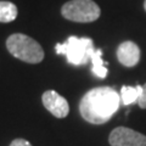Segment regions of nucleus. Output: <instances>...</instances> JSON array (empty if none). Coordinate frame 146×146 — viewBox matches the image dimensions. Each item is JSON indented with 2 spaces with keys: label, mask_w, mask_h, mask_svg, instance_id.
<instances>
[{
  "label": "nucleus",
  "mask_w": 146,
  "mask_h": 146,
  "mask_svg": "<svg viewBox=\"0 0 146 146\" xmlns=\"http://www.w3.org/2000/svg\"><path fill=\"white\" fill-rule=\"evenodd\" d=\"M121 102V95L113 88L98 86L84 94L79 102V112L91 124H104L118 111Z\"/></svg>",
  "instance_id": "f257e3e1"
},
{
  "label": "nucleus",
  "mask_w": 146,
  "mask_h": 146,
  "mask_svg": "<svg viewBox=\"0 0 146 146\" xmlns=\"http://www.w3.org/2000/svg\"><path fill=\"white\" fill-rule=\"evenodd\" d=\"M58 55H65L68 63L73 66H84L93 56L96 49L90 38H78L72 35L65 43H58L55 46Z\"/></svg>",
  "instance_id": "f03ea898"
},
{
  "label": "nucleus",
  "mask_w": 146,
  "mask_h": 146,
  "mask_svg": "<svg viewBox=\"0 0 146 146\" xmlns=\"http://www.w3.org/2000/svg\"><path fill=\"white\" fill-rule=\"evenodd\" d=\"M6 48L12 56L27 63H39L44 58V50L40 44L22 33H15L9 36Z\"/></svg>",
  "instance_id": "7ed1b4c3"
},
{
  "label": "nucleus",
  "mask_w": 146,
  "mask_h": 146,
  "mask_svg": "<svg viewBox=\"0 0 146 146\" xmlns=\"http://www.w3.org/2000/svg\"><path fill=\"white\" fill-rule=\"evenodd\" d=\"M61 13L70 21L89 23L98 20L101 10L93 0H71L62 6Z\"/></svg>",
  "instance_id": "20e7f679"
},
{
  "label": "nucleus",
  "mask_w": 146,
  "mask_h": 146,
  "mask_svg": "<svg viewBox=\"0 0 146 146\" xmlns=\"http://www.w3.org/2000/svg\"><path fill=\"white\" fill-rule=\"evenodd\" d=\"M111 146H146V136L130 128L118 127L110 134Z\"/></svg>",
  "instance_id": "39448f33"
},
{
  "label": "nucleus",
  "mask_w": 146,
  "mask_h": 146,
  "mask_svg": "<svg viewBox=\"0 0 146 146\" xmlns=\"http://www.w3.org/2000/svg\"><path fill=\"white\" fill-rule=\"evenodd\" d=\"M43 105L48 111L57 118H65L70 112V106H68L67 100L61 96L55 90L45 91L42 96Z\"/></svg>",
  "instance_id": "423d86ee"
},
{
  "label": "nucleus",
  "mask_w": 146,
  "mask_h": 146,
  "mask_svg": "<svg viewBox=\"0 0 146 146\" xmlns=\"http://www.w3.org/2000/svg\"><path fill=\"white\" fill-rule=\"evenodd\" d=\"M117 58L123 66L134 67L140 61V49L134 42H123L117 49Z\"/></svg>",
  "instance_id": "0eeeda50"
},
{
  "label": "nucleus",
  "mask_w": 146,
  "mask_h": 146,
  "mask_svg": "<svg viewBox=\"0 0 146 146\" xmlns=\"http://www.w3.org/2000/svg\"><path fill=\"white\" fill-rule=\"evenodd\" d=\"M143 91V85H136V86H128L123 85L121 89V101L123 105L129 106V105L138 102V100Z\"/></svg>",
  "instance_id": "6e6552de"
},
{
  "label": "nucleus",
  "mask_w": 146,
  "mask_h": 146,
  "mask_svg": "<svg viewBox=\"0 0 146 146\" xmlns=\"http://www.w3.org/2000/svg\"><path fill=\"white\" fill-rule=\"evenodd\" d=\"M91 63H93V72L99 78H106L107 76V67L106 63L102 60V51L100 49H96L91 56Z\"/></svg>",
  "instance_id": "1a4fd4ad"
},
{
  "label": "nucleus",
  "mask_w": 146,
  "mask_h": 146,
  "mask_svg": "<svg viewBox=\"0 0 146 146\" xmlns=\"http://www.w3.org/2000/svg\"><path fill=\"white\" fill-rule=\"evenodd\" d=\"M17 6L10 1H0V22L9 23L16 20L17 17Z\"/></svg>",
  "instance_id": "9d476101"
},
{
  "label": "nucleus",
  "mask_w": 146,
  "mask_h": 146,
  "mask_svg": "<svg viewBox=\"0 0 146 146\" xmlns=\"http://www.w3.org/2000/svg\"><path fill=\"white\" fill-rule=\"evenodd\" d=\"M138 105L141 108H146V84L143 85V91H141V95L138 100Z\"/></svg>",
  "instance_id": "9b49d317"
},
{
  "label": "nucleus",
  "mask_w": 146,
  "mask_h": 146,
  "mask_svg": "<svg viewBox=\"0 0 146 146\" xmlns=\"http://www.w3.org/2000/svg\"><path fill=\"white\" fill-rule=\"evenodd\" d=\"M10 146H32V145L25 139H16L10 144Z\"/></svg>",
  "instance_id": "f8f14e48"
},
{
  "label": "nucleus",
  "mask_w": 146,
  "mask_h": 146,
  "mask_svg": "<svg viewBox=\"0 0 146 146\" xmlns=\"http://www.w3.org/2000/svg\"><path fill=\"white\" fill-rule=\"evenodd\" d=\"M144 9H145V11H146V0H145V3H144Z\"/></svg>",
  "instance_id": "ddd939ff"
}]
</instances>
